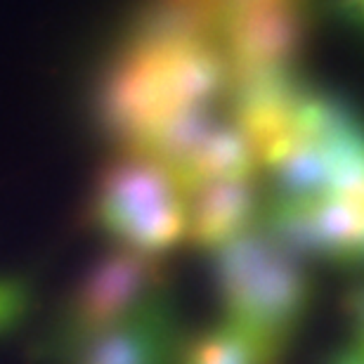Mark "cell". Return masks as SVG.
<instances>
[{"instance_id":"cell-1","label":"cell","mask_w":364,"mask_h":364,"mask_svg":"<svg viewBox=\"0 0 364 364\" xmlns=\"http://www.w3.org/2000/svg\"><path fill=\"white\" fill-rule=\"evenodd\" d=\"M230 85L220 43H121L100 78L95 116L123 151H135L178 116L218 109Z\"/></svg>"},{"instance_id":"cell-2","label":"cell","mask_w":364,"mask_h":364,"mask_svg":"<svg viewBox=\"0 0 364 364\" xmlns=\"http://www.w3.org/2000/svg\"><path fill=\"white\" fill-rule=\"evenodd\" d=\"M213 277L225 317L287 350L312 296L305 258L258 220L213 253Z\"/></svg>"},{"instance_id":"cell-3","label":"cell","mask_w":364,"mask_h":364,"mask_svg":"<svg viewBox=\"0 0 364 364\" xmlns=\"http://www.w3.org/2000/svg\"><path fill=\"white\" fill-rule=\"evenodd\" d=\"M90 215L116 246L147 256L187 242V194L164 164L140 151H123L102 171Z\"/></svg>"},{"instance_id":"cell-4","label":"cell","mask_w":364,"mask_h":364,"mask_svg":"<svg viewBox=\"0 0 364 364\" xmlns=\"http://www.w3.org/2000/svg\"><path fill=\"white\" fill-rule=\"evenodd\" d=\"M168 291L156 256L114 246L81 277L38 346V358L71 360L78 350Z\"/></svg>"},{"instance_id":"cell-5","label":"cell","mask_w":364,"mask_h":364,"mask_svg":"<svg viewBox=\"0 0 364 364\" xmlns=\"http://www.w3.org/2000/svg\"><path fill=\"white\" fill-rule=\"evenodd\" d=\"M310 14L305 0H263L228 14L220 31V48L232 78L294 71L308 41Z\"/></svg>"},{"instance_id":"cell-6","label":"cell","mask_w":364,"mask_h":364,"mask_svg":"<svg viewBox=\"0 0 364 364\" xmlns=\"http://www.w3.org/2000/svg\"><path fill=\"white\" fill-rule=\"evenodd\" d=\"M182 338L178 310L171 294L164 291L90 341L71 358V364H176Z\"/></svg>"},{"instance_id":"cell-7","label":"cell","mask_w":364,"mask_h":364,"mask_svg":"<svg viewBox=\"0 0 364 364\" xmlns=\"http://www.w3.org/2000/svg\"><path fill=\"white\" fill-rule=\"evenodd\" d=\"M263 208L258 178L218 180L199 187L187 199V242L199 251L215 253L253 228Z\"/></svg>"},{"instance_id":"cell-8","label":"cell","mask_w":364,"mask_h":364,"mask_svg":"<svg viewBox=\"0 0 364 364\" xmlns=\"http://www.w3.org/2000/svg\"><path fill=\"white\" fill-rule=\"evenodd\" d=\"M282 355L265 338L225 317L182 338L176 364H279Z\"/></svg>"},{"instance_id":"cell-9","label":"cell","mask_w":364,"mask_h":364,"mask_svg":"<svg viewBox=\"0 0 364 364\" xmlns=\"http://www.w3.org/2000/svg\"><path fill=\"white\" fill-rule=\"evenodd\" d=\"M33 305V287L26 277H0V336L24 322Z\"/></svg>"},{"instance_id":"cell-10","label":"cell","mask_w":364,"mask_h":364,"mask_svg":"<svg viewBox=\"0 0 364 364\" xmlns=\"http://www.w3.org/2000/svg\"><path fill=\"white\" fill-rule=\"evenodd\" d=\"M346 317L353 329V341L364 348V277L355 282L346 294Z\"/></svg>"},{"instance_id":"cell-11","label":"cell","mask_w":364,"mask_h":364,"mask_svg":"<svg viewBox=\"0 0 364 364\" xmlns=\"http://www.w3.org/2000/svg\"><path fill=\"white\" fill-rule=\"evenodd\" d=\"M329 12L364 33V0H329Z\"/></svg>"},{"instance_id":"cell-12","label":"cell","mask_w":364,"mask_h":364,"mask_svg":"<svg viewBox=\"0 0 364 364\" xmlns=\"http://www.w3.org/2000/svg\"><path fill=\"white\" fill-rule=\"evenodd\" d=\"M326 364H364V348L350 341L348 346L338 348L336 353H331V358Z\"/></svg>"}]
</instances>
